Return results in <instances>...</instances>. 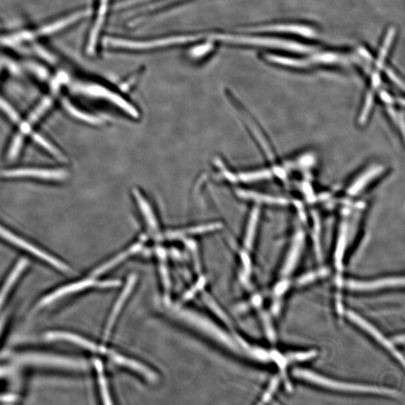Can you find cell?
Masks as SVG:
<instances>
[{
  "label": "cell",
  "mask_w": 405,
  "mask_h": 405,
  "mask_svg": "<svg viewBox=\"0 0 405 405\" xmlns=\"http://www.w3.org/2000/svg\"><path fill=\"white\" fill-rule=\"evenodd\" d=\"M13 359L22 365L82 371L87 368L86 362L73 357L40 353L23 352L14 354Z\"/></svg>",
  "instance_id": "1"
},
{
  "label": "cell",
  "mask_w": 405,
  "mask_h": 405,
  "mask_svg": "<svg viewBox=\"0 0 405 405\" xmlns=\"http://www.w3.org/2000/svg\"><path fill=\"white\" fill-rule=\"evenodd\" d=\"M212 38L213 40L225 43L265 47L303 54L311 53L315 51V47L310 46L276 38L222 33H213Z\"/></svg>",
  "instance_id": "2"
},
{
  "label": "cell",
  "mask_w": 405,
  "mask_h": 405,
  "mask_svg": "<svg viewBox=\"0 0 405 405\" xmlns=\"http://www.w3.org/2000/svg\"><path fill=\"white\" fill-rule=\"evenodd\" d=\"M294 374L296 377L311 381L313 383L320 386L325 387L328 389L354 392H372L377 393V394H385L389 396L399 395V392H396L395 390L379 388L377 387L337 382L336 380H332L322 376H319L318 375L312 372L302 370V369H297V370L294 371Z\"/></svg>",
  "instance_id": "3"
},
{
  "label": "cell",
  "mask_w": 405,
  "mask_h": 405,
  "mask_svg": "<svg viewBox=\"0 0 405 405\" xmlns=\"http://www.w3.org/2000/svg\"><path fill=\"white\" fill-rule=\"evenodd\" d=\"M119 282L117 281H107V282H97L94 279H87L85 280L78 281L76 282L71 283L63 287L59 288L53 292L47 294L35 305L33 308V312H38L42 308L52 304L56 301L62 299V298L71 294L80 292L92 287L100 288H112L118 286Z\"/></svg>",
  "instance_id": "4"
},
{
  "label": "cell",
  "mask_w": 405,
  "mask_h": 405,
  "mask_svg": "<svg viewBox=\"0 0 405 405\" xmlns=\"http://www.w3.org/2000/svg\"><path fill=\"white\" fill-rule=\"evenodd\" d=\"M0 238H2V239L13 246L23 249V251L41 259L47 265L54 267L59 271L65 272H70L68 266L65 263H63L61 260L54 258L49 253L42 251L41 248L31 244L28 241L23 240V238L8 230L2 225H0Z\"/></svg>",
  "instance_id": "5"
},
{
  "label": "cell",
  "mask_w": 405,
  "mask_h": 405,
  "mask_svg": "<svg viewBox=\"0 0 405 405\" xmlns=\"http://www.w3.org/2000/svg\"><path fill=\"white\" fill-rule=\"evenodd\" d=\"M52 104V99L51 98L44 99L37 108L30 114L28 120L21 123L20 126V132L15 137L13 143H11V145L8 153V159L13 160L18 156L23 145V140H25V137L30 133L32 126L40 120L41 116L47 110L49 109Z\"/></svg>",
  "instance_id": "6"
},
{
  "label": "cell",
  "mask_w": 405,
  "mask_h": 405,
  "mask_svg": "<svg viewBox=\"0 0 405 405\" xmlns=\"http://www.w3.org/2000/svg\"><path fill=\"white\" fill-rule=\"evenodd\" d=\"M268 61L286 66L304 68L318 64H337L344 61V57L335 53L318 54L306 59H291L275 55H267Z\"/></svg>",
  "instance_id": "7"
},
{
  "label": "cell",
  "mask_w": 405,
  "mask_h": 405,
  "mask_svg": "<svg viewBox=\"0 0 405 405\" xmlns=\"http://www.w3.org/2000/svg\"><path fill=\"white\" fill-rule=\"evenodd\" d=\"M5 178H34L39 180L61 181L66 179L68 174L63 169L39 168H19L6 170L0 173Z\"/></svg>",
  "instance_id": "8"
},
{
  "label": "cell",
  "mask_w": 405,
  "mask_h": 405,
  "mask_svg": "<svg viewBox=\"0 0 405 405\" xmlns=\"http://www.w3.org/2000/svg\"><path fill=\"white\" fill-rule=\"evenodd\" d=\"M47 340L66 341L78 345V346L87 349L92 352L105 353L106 349L98 346L94 342L73 333L64 331H52L45 335Z\"/></svg>",
  "instance_id": "9"
},
{
  "label": "cell",
  "mask_w": 405,
  "mask_h": 405,
  "mask_svg": "<svg viewBox=\"0 0 405 405\" xmlns=\"http://www.w3.org/2000/svg\"><path fill=\"white\" fill-rule=\"evenodd\" d=\"M348 317L353 320L356 325H358L361 327L365 330L368 334H370L373 338H375L380 344H382L383 346L389 351L393 355L396 356V358L404 364V359L402 356L398 352L392 344L387 340L381 333L375 329L370 324H368L366 320L361 318L359 315H356L352 312L348 313Z\"/></svg>",
  "instance_id": "10"
},
{
  "label": "cell",
  "mask_w": 405,
  "mask_h": 405,
  "mask_svg": "<svg viewBox=\"0 0 405 405\" xmlns=\"http://www.w3.org/2000/svg\"><path fill=\"white\" fill-rule=\"evenodd\" d=\"M28 266V261L25 258H22L18 261L14 268L10 272L1 289H0V310H1L10 292L13 291L15 284L22 274L25 272Z\"/></svg>",
  "instance_id": "11"
},
{
  "label": "cell",
  "mask_w": 405,
  "mask_h": 405,
  "mask_svg": "<svg viewBox=\"0 0 405 405\" xmlns=\"http://www.w3.org/2000/svg\"><path fill=\"white\" fill-rule=\"evenodd\" d=\"M248 31L289 32L306 37H313L316 33L310 27L300 25H274L251 28Z\"/></svg>",
  "instance_id": "12"
},
{
  "label": "cell",
  "mask_w": 405,
  "mask_h": 405,
  "mask_svg": "<svg viewBox=\"0 0 405 405\" xmlns=\"http://www.w3.org/2000/svg\"><path fill=\"white\" fill-rule=\"evenodd\" d=\"M404 285V279L398 278L385 279L373 282H349V287L359 291L374 290L387 287H395V286Z\"/></svg>",
  "instance_id": "13"
},
{
  "label": "cell",
  "mask_w": 405,
  "mask_h": 405,
  "mask_svg": "<svg viewBox=\"0 0 405 405\" xmlns=\"http://www.w3.org/2000/svg\"><path fill=\"white\" fill-rule=\"evenodd\" d=\"M384 169L381 166H375L363 173L353 184L349 187L348 193L354 195L358 194L369 183L372 182L375 177L382 173Z\"/></svg>",
  "instance_id": "14"
},
{
  "label": "cell",
  "mask_w": 405,
  "mask_h": 405,
  "mask_svg": "<svg viewBox=\"0 0 405 405\" xmlns=\"http://www.w3.org/2000/svg\"><path fill=\"white\" fill-rule=\"evenodd\" d=\"M134 282H135L134 278L130 279V281L128 282V284L126 285V287L125 288L124 291L122 293L120 298H119L116 303L115 304V306L113 308V311H112V313H111V314L109 318L108 324H107V326H106V330L104 332V337L106 339H108L110 337V333H111L112 328H113V326L115 323V320H116L119 313H120L121 308L123 307V305L124 304V303L126 302V301L127 299V296L130 294L131 291H132Z\"/></svg>",
  "instance_id": "15"
},
{
  "label": "cell",
  "mask_w": 405,
  "mask_h": 405,
  "mask_svg": "<svg viewBox=\"0 0 405 405\" xmlns=\"http://www.w3.org/2000/svg\"><path fill=\"white\" fill-rule=\"evenodd\" d=\"M141 246H142L141 242L131 246L128 250H126V251L114 258L109 262H107V263L103 264L97 269H95L92 273V277H99V275H102V274H103L104 272L111 270L116 265L120 264L121 262L124 259H126L127 257L138 252L139 250L141 248Z\"/></svg>",
  "instance_id": "16"
},
{
  "label": "cell",
  "mask_w": 405,
  "mask_h": 405,
  "mask_svg": "<svg viewBox=\"0 0 405 405\" xmlns=\"http://www.w3.org/2000/svg\"><path fill=\"white\" fill-rule=\"evenodd\" d=\"M237 195L239 197L253 200L258 202H265V204L271 205H284L287 204V200L281 198H275L272 196H267L266 195H262L257 193L251 192V191L239 190L237 192Z\"/></svg>",
  "instance_id": "17"
},
{
  "label": "cell",
  "mask_w": 405,
  "mask_h": 405,
  "mask_svg": "<svg viewBox=\"0 0 405 405\" xmlns=\"http://www.w3.org/2000/svg\"><path fill=\"white\" fill-rule=\"evenodd\" d=\"M110 356L114 361L116 363L128 367L130 368L134 369V370L137 371L138 373L144 375L147 378L150 380H154L156 378L154 373H152L148 368L145 366L140 365L139 363L128 360L126 358V357L119 355L114 353H110Z\"/></svg>",
  "instance_id": "18"
},
{
  "label": "cell",
  "mask_w": 405,
  "mask_h": 405,
  "mask_svg": "<svg viewBox=\"0 0 405 405\" xmlns=\"http://www.w3.org/2000/svg\"><path fill=\"white\" fill-rule=\"evenodd\" d=\"M64 107L66 111L73 117L78 119V120L87 123L91 125H101L102 121L100 118L97 116H92L91 114L83 112L71 104L68 101H64Z\"/></svg>",
  "instance_id": "19"
},
{
  "label": "cell",
  "mask_w": 405,
  "mask_h": 405,
  "mask_svg": "<svg viewBox=\"0 0 405 405\" xmlns=\"http://www.w3.org/2000/svg\"><path fill=\"white\" fill-rule=\"evenodd\" d=\"M397 30L395 28H391L389 29L385 40L384 41L382 47L380 51L377 61L376 63V69L377 71H380L382 69L385 65L386 57L388 54L389 50L390 49L391 44L394 40L396 35Z\"/></svg>",
  "instance_id": "20"
},
{
  "label": "cell",
  "mask_w": 405,
  "mask_h": 405,
  "mask_svg": "<svg viewBox=\"0 0 405 405\" xmlns=\"http://www.w3.org/2000/svg\"><path fill=\"white\" fill-rule=\"evenodd\" d=\"M258 217H259L258 209L257 208L254 209L251 213V216H250L246 234L245 244L248 248H251L253 245L257 228Z\"/></svg>",
  "instance_id": "21"
},
{
  "label": "cell",
  "mask_w": 405,
  "mask_h": 405,
  "mask_svg": "<svg viewBox=\"0 0 405 405\" xmlns=\"http://www.w3.org/2000/svg\"><path fill=\"white\" fill-rule=\"evenodd\" d=\"M32 138L37 144L44 148L47 151L51 152L53 156L59 160L64 161L65 159L63 154L56 149L51 143L38 134L32 135Z\"/></svg>",
  "instance_id": "22"
},
{
  "label": "cell",
  "mask_w": 405,
  "mask_h": 405,
  "mask_svg": "<svg viewBox=\"0 0 405 405\" xmlns=\"http://www.w3.org/2000/svg\"><path fill=\"white\" fill-rule=\"evenodd\" d=\"M0 110L4 112L11 121L15 123L20 121V117L17 111L1 97H0Z\"/></svg>",
  "instance_id": "23"
},
{
  "label": "cell",
  "mask_w": 405,
  "mask_h": 405,
  "mask_svg": "<svg viewBox=\"0 0 405 405\" xmlns=\"http://www.w3.org/2000/svg\"><path fill=\"white\" fill-rule=\"evenodd\" d=\"M95 365H97V373L99 375V385L101 387V392L102 396L104 399L109 400V394L108 391V387L106 385V380L102 373V367L100 362L95 363Z\"/></svg>",
  "instance_id": "24"
},
{
  "label": "cell",
  "mask_w": 405,
  "mask_h": 405,
  "mask_svg": "<svg viewBox=\"0 0 405 405\" xmlns=\"http://www.w3.org/2000/svg\"><path fill=\"white\" fill-rule=\"evenodd\" d=\"M373 99H374V90H372V91L369 92L368 94L367 95L364 108L361 116V121L362 123L365 121L369 112H370L371 111L373 104Z\"/></svg>",
  "instance_id": "25"
},
{
  "label": "cell",
  "mask_w": 405,
  "mask_h": 405,
  "mask_svg": "<svg viewBox=\"0 0 405 405\" xmlns=\"http://www.w3.org/2000/svg\"><path fill=\"white\" fill-rule=\"evenodd\" d=\"M387 73L389 76V78L396 83V85L397 86H399L400 88H401L402 90H404V83L401 82V80L397 76V75L393 73V71L391 69H387Z\"/></svg>",
  "instance_id": "26"
},
{
  "label": "cell",
  "mask_w": 405,
  "mask_h": 405,
  "mask_svg": "<svg viewBox=\"0 0 405 405\" xmlns=\"http://www.w3.org/2000/svg\"><path fill=\"white\" fill-rule=\"evenodd\" d=\"M6 324V316L0 318V336H1L2 331Z\"/></svg>",
  "instance_id": "27"
},
{
  "label": "cell",
  "mask_w": 405,
  "mask_h": 405,
  "mask_svg": "<svg viewBox=\"0 0 405 405\" xmlns=\"http://www.w3.org/2000/svg\"><path fill=\"white\" fill-rule=\"evenodd\" d=\"M381 95H382L383 99L386 102H389L391 101L390 97H389V95L386 92H383L382 94H381Z\"/></svg>",
  "instance_id": "28"
}]
</instances>
